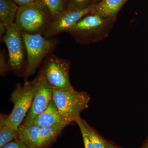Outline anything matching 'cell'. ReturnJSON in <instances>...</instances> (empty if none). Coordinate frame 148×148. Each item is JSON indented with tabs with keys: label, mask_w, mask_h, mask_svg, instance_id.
Masks as SVG:
<instances>
[{
	"label": "cell",
	"mask_w": 148,
	"mask_h": 148,
	"mask_svg": "<svg viewBox=\"0 0 148 148\" xmlns=\"http://www.w3.org/2000/svg\"><path fill=\"white\" fill-rule=\"evenodd\" d=\"M18 131L12 128L1 119L0 127V147L1 148L14 139H16Z\"/></svg>",
	"instance_id": "obj_15"
},
{
	"label": "cell",
	"mask_w": 148,
	"mask_h": 148,
	"mask_svg": "<svg viewBox=\"0 0 148 148\" xmlns=\"http://www.w3.org/2000/svg\"><path fill=\"white\" fill-rule=\"evenodd\" d=\"M1 148H31L20 140H16L6 144Z\"/></svg>",
	"instance_id": "obj_19"
},
{
	"label": "cell",
	"mask_w": 148,
	"mask_h": 148,
	"mask_svg": "<svg viewBox=\"0 0 148 148\" xmlns=\"http://www.w3.org/2000/svg\"><path fill=\"white\" fill-rule=\"evenodd\" d=\"M27 51V66L25 75L34 74L43 58L53 49L56 42L40 34H30L21 32Z\"/></svg>",
	"instance_id": "obj_3"
},
{
	"label": "cell",
	"mask_w": 148,
	"mask_h": 148,
	"mask_svg": "<svg viewBox=\"0 0 148 148\" xmlns=\"http://www.w3.org/2000/svg\"><path fill=\"white\" fill-rule=\"evenodd\" d=\"M53 18L42 0L18 6L15 23L21 32L30 34H44Z\"/></svg>",
	"instance_id": "obj_1"
},
{
	"label": "cell",
	"mask_w": 148,
	"mask_h": 148,
	"mask_svg": "<svg viewBox=\"0 0 148 148\" xmlns=\"http://www.w3.org/2000/svg\"><path fill=\"white\" fill-rule=\"evenodd\" d=\"M18 6L25 5L35 2L39 0H13Z\"/></svg>",
	"instance_id": "obj_22"
},
{
	"label": "cell",
	"mask_w": 148,
	"mask_h": 148,
	"mask_svg": "<svg viewBox=\"0 0 148 148\" xmlns=\"http://www.w3.org/2000/svg\"><path fill=\"white\" fill-rule=\"evenodd\" d=\"M35 92L32 106L23 124H33L35 119L43 112L52 100L53 88L41 75L34 80Z\"/></svg>",
	"instance_id": "obj_6"
},
{
	"label": "cell",
	"mask_w": 148,
	"mask_h": 148,
	"mask_svg": "<svg viewBox=\"0 0 148 148\" xmlns=\"http://www.w3.org/2000/svg\"><path fill=\"white\" fill-rule=\"evenodd\" d=\"M86 128L93 145L94 148H106V141L101 138L90 126L85 123Z\"/></svg>",
	"instance_id": "obj_17"
},
{
	"label": "cell",
	"mask_w": 148,
	"mask_h": 148,
	"mask_svg": "<svg viewBox=\"0 0 148 148\" xmlns=\"http://www.w3.org/2000/svg\"><path fill=\"white\" fill-rule=\"evenodd\" d=\"M106 22L105 18L95 14L84 17L66 32L71 34H82L93 32Z\"/></svg>",
	"instance_id": "obj_10"
},
{
	"label": "cell",
	"mask_w": 148,
	"mask_h": 148,
	"mask_svg": "<svg viewBox=\"0 0 148 148\" xmlns=\"http://www.w3.org/2000/svg\"><path fill=\"white\" fill-rule=\"evenodd\" d=\"M88 0H71L69 3L67 9L80 8H84L83 6Z\"/></svg>",
	"instance_id": "obj_20"
},
{
	"label": "cell",
	"mask_w": 148,
	"mask_h": 148,
	"mask_svg": "<svg viewBox=\"0 0 148 148\" xmlns=\"http://www.w3.org/2000/svg\"><path fill=\"white\" fill-rule=\"evenodd\" d=\"M7 30V28L5 27V26L2 23L0 22V37H1V38H2L3 36V35L5 34Z\"/></svg>",
	"instance_id": "obj_23"
},
{
	"label": "cell",
	"mask_w": 148,
	"mask_h": 148,
	"mask_svg": "<svg viewBox=\"0 0 148 148\" xmlns=\"http://www.w3.org/2000/svg\"><path fill=\"white\" fill-rule=\"evenodd\" d=\"M95 4L80 8L67 9L57 14L50 27L43 34L46 38H51L61 32H66L88 14L94 11Z\"/></svg>",
	"instance_id": "obj_7"
},
{
	"label": "cell",
	"mask_w": 148,
	"mask_h": 148,
	"mask_svg": "<svg viewBox=\"0 0 148 148\" xmlns=\"http://www.w3.org/2000/svg\"><path fill=\"white\" fill-rule=\"evenodd\" d=\"M143 148H148V145H147L145 147H144Z\"/></svg>",
	"instance_id": "obj_25"
},
{
	"label": "cell",
	"mask_w": 148,
	"mask_h": 148,
	"mask_svg": "<svg viewBox=\"0 0 148 148\" xmlns=\"http://www.w3.org/2000/svg\"><path fill=\"white\" fill-rule=\"evenodd\" d=\"M3 40L8 50L9 65L14 71H19L24 63L25 45L21 31L15 23L8 29Z\"/></svg>",
	"instance_id": "obj_8"
},
{
	"label": "cell",
	"mask_w": 148,
	"mask_h": 148,
	"mask_svg": "<svg viewBox=\"0 0 148 148\" xmlns=\"http://www.w3.org/2000/svg\"><path fill=\"white\" fill-rule=\"evenodd\" d=\"M106 148H119L114 145H112L111 143L106 141Z\"/></svg>",
	"instance_id": "obj_24"
},
{
	"label": "cell",
	"mask_w": 148,
	"mask_h": 148,
	"mask_svg": "<svg viewBox=\"0 0 148 148\" xmlns=\"http://www.w3.org/2000/svg\"><path fill=\"white\" fill-rule=\"evenodd\" d=\"M0 65H1V73H4L7 70V66L6 65L5 59L2 53H1L0 56Z\"/></svg>",
	"instance_id": "obj_21"
},
{
	"label": "cell",
	"mask_w": 148,
	"mask_h": 148,
	"mask_svg": "<svg viewBox=\"0 0 148 148\" xmlns=\"http://www.w3.org/2000/svg\"><path fill=\"white\" fill-rule=\"evenodd\" d=\"M90 99L86 92L77 91L74 88L67 90L53 89L52 101L68 124L81 119V113L88 107Z\"/></svg>",
	"instance_id": "obj_2"
},
{
	"label": "cell",
	"mask_w": 148,
	"mask_h": 148,
	"mask_svg": "<svg viewBox=\"0 0 148 148\" xmlns=\"http://www.w3.org/2000/svg\"><path fill=\"white\" fill-rule=\"evenodd\" d=\"M127 0H102L96 5L95 14L103 18L114 16Z\"/></svg>",
	"instance_id": "obj_12"
},
{
	"label": "cell",
	"mask_w": 148,
	"mask_h": 148,
	"mask_svg": "<svg viewBox=\"0 0 148 148\" xmlns=\"http://www.w3.org/2000/svg\"><path fill=\"white\" fill-rule=\"evenodd\" d=\"M40 127L33 124H22L18 127V136L20 140L31 148H34Z\"/></svg>",
	"instance_id": "obj_13"
},
{
	"label": "cell",
	"mask_w": 148,
	"mask_h": 148,
	"mask_svg": "<svg viewBox=\"0 0 148 148\" xmlns=\"http://www.w3.org/2000/svg\"><path fill=\"white\" fill-rule=\"evenodd\" d=\"M76 123H77L80 130L84 144V148H94L90 136L86 128L85 125V121L81 119Z\"/></svg>",
	"instance_id": "obj_18"
},
{
	"label": "cell",
	"mask_w": 148,
	"mask_h": 148,
	"mask_svg": "<svg viewBox=\"0 0 148 148\" xmlns=\"http://www.w3.org/2000/svg\"><path fill=\"white\" fill-rule=\"evenodd\" d=\"M34 92V80L23 86H17L11 97L14 106L13 110L7 117L1 118L5 123L18 131V127L32 106Z\"/></svg>",
	"instance_id": "obj_4"
},
{
	"label": "cell",
	"mask_w": 148,
	"mask_h": 148,
	"mask_svg": "<svg viewBox=\"0 0 148 148\" xmlns=\"http://www.w3.org/2000/svg\"><path fill=\"white\" fill-rule=\"evenodd\" d=\"M18 7L13 0H0V22L7 29L15 23Z\"/></svg>",
	"instance_id": "obj_11"
},
{
	"label": "cell",
	"mask_w": 148,
	"mask_h": 148,
	"mask_svg": "<svg viewBox=\"0 0 148 148\" xmlns=\"http://www.w3.org/2000/svg\"><path fill=\"white\" fill-rule=\"evenodd\" d=\"M70 64L55 56L46 61L40 75L53 89L67 90L73 88L69 78Z\"/></svg>",
	"instance_id": "obj_5"
},
{
	"label": "cell",
	"mask_w": 148,
	"mask_h": 148,
	"mask_svg": "<svg viewBox=\"0 0 148 148\" xmlns=\"http://www.w3.org/2000/svg\"><path fill=\"white\" fill-rule=\"evenodd\" d=\"M63 128L55 127H40L34 148H45L55 141Z\"/></svg>",
	"instance_id": "obj_14"
},
{
	"label": "cell",
	"mask_w": 148,
	"mask_h": 148,
	"mask_svg": "<svg viewBox=\"0 0 148 148\" xmlns=\"http://www.w3.org/2000/svg\"><path fill=\"white\" fill-rule=\"evenodd\" d=\"M53 18L56 15L66 10V0H42Z\"/></svg>",
	"instance_id": "obj_16"
},
{
	"label": "cell",
	"mask_w": 148,
	"mask_h": 148,
	"mask_svg": "<svg viewBox=\"0 0 148 148\" xmlns=\"http://www.w3.org/2000/svg\"><path fill=\"white\" fill-rule=\"evenodd\" d=\"M33 124L40 127H55L63 129L68 125L61 117L52 100L45 111L35 119Z\"/></svg>",
	"instance_id": "obj_9"
}]
</instances>
